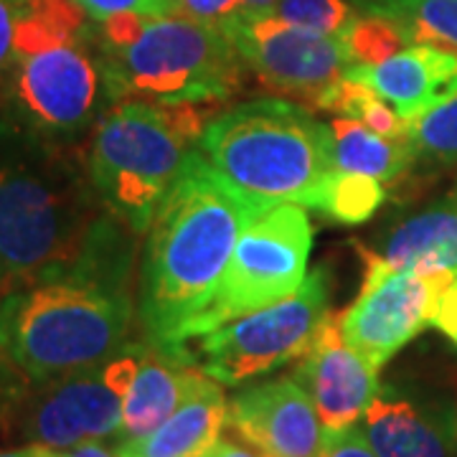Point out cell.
Segmentation results:
<instances>
[{"label": "cell", "mask_w": 457, "mask_h": 457, "mask_svg": "<svg viewBox=\"0 0 457 457\" xmlns=\"http://www.w3.org/2000/svg\"><path fill=\"white\" fill-rule=\"evenodd\" d=\"M135 231L107 209L71 260L5 295L0 356L33 384L99 366L128 345Z\"/></svg>", "instance_id": "1"}, {"label": "cell", "mask_w": 457, "mask_h": 457, "mask_svg": "<svg viewBox=\"0 0 457 457\" xmlns=\"http://www.w3.org/2000/svg\"><path fill=\"white\" fill-rule=\"evenodd\" d=\"M249 198L194 150L147 228L137 312L145 341L165 351L191 341L227 272Z\"/></svg>", "instance_id": "2"}, {"label": "cell", "mask_w": 457, "mask_h": 457, "mask_svg": "<svg viewBox=\"0 0 457 457\" xmlns=\"http://www.w3.org/2000/svg\"><path fill=\"white\" fill-rule=\"evenodd\" d=\"M110 102L97 54V26L74 0H18L13 62L3 107L46 140L77 137Z\"/></svg>", "instance_id": "3"}, {"label": "cell", "mask_w": 457, "mask_h": 457, "mask_svg": "<svg viewBox=\"0 0 457 457\" xmlns=\"http://www.w3.org/2000/svg\"><path fill=\"white\" fill-rule=\"evenodd\" d=\"M110 102L212 104L239 92L242 56L221 29L194 18L120 16L95 21Z\"/></svg>", "instance_id": "4"}, {"label": "cell", "mask_w": 457, "mask_h": 457, "mask_svg": "<svg viewBox=\"0 0 457 457\" xmlns=\"http://www.w3.org/2000/svg\"><path fill=\"white\" fill-rule=\"evenodd\" d=\"M198 150L249 201H293L320 212L336 173L330 125L287 99H252L213 114Z\"/></svg>", "instance_id": "5"}, {"label": "cell", "mask_w": 457, "mask_h": 457, "mask_svg": "<svg viewBox=\"0 0 457 457\" xmlns=\"http://www.w3.org/2000/svg\"><path fill=\"white\" fill-rule=\"evenodd\" d=\"M212 117L201 104L114 102L95 125L87 158L99 204L135 234L147 231Z\"/></svg>", "instance_id": "6"}, {"label": "cell", "mask_w": 457, "mask_h": 457, "mask_svg": "<svg viewBox=\"0 0 457 457\" xmlns=\"http://www.w3.org/2000/svg\"><path fill=\"white\" fill-rule=\"evenodd\" d=\"M104 206L62 161H0V270L8 293L71 260Z\"/></svg>", "instance_id": "7"}, {"label": "cell", "mask_w": 457, "mask_h": 457, "mask_svg": "<svg viewBox=\"0 0 457 457\" xmlns=\"http://www.w3.org/2000/svg\"><path fill=\"white\" fill-rule=\"evenodd\" d=\"M311 245L305 206L293 201H249L224 279L198 318L191 341L297 293L308 278Z\"/></svg>", "instance_id": "8"}, {"label": "cell", "mask_w": 457, "mask_h": 457, "mask_svg": "<svg viewBox=\"0 0 457 457\" xmlns=\"http://www.w3.org/2000/svg\"><path fill=\"white\" fill-rule=\"evenodd\" d=\"M326 312L328 275L320 267L290 297L228 320L170 353L198 366L213 381L237 386L300 359Z\"/></svg>", "instance_id": "9"}, {"label": "cell", "mask_w": 457, "mask_h": 457, "mask_svg": "<svg viewBox=\"0 0 457 457\" xmlns=\"http://www.w3.org/2000/svg\"><path fill=\"white\" fill-rule=\"evenodd\" d=\"M361 254L366 260V278L359 297L341 312V330L363 359L381 369L432 326L440 295L457 278L450 272L394 270L374 252L361 249Z\"/></svg>", "instance_id": "10"}, {"label": "cell", "mask_w": 457, "mask_h": 457, "mask_svg": "<svg viewBox=\"0 0 457 457\" xmlns=\"http://www.w3.org/2000/svg\"><path fill=\"white\" fill-rule=\"evenodd\" d=\"M143 345L128 343L99 366L44 384L26 417L29 440L54 450H71L87 440L120 435L122 402L140 369Z\"/></svg>", "instance_id": "11"}, {"label": "cell", "mask_w": 457, "mask_h": 457, "mask_svg": "<svg viewBox=\"0 0 457 457\" xmlns=\"http://www.w3.org/2000/svg\"><path fill=\"white\" fill-rule=\"evenodd\" d=\"M224 33L262 82L312 107L353 66L338 36L308 31L275 16L242 18L228 23Z\"/></svg>", "instance_id": "12"}, {"label": "cell", "mask_w": 457, "mask_h": 457, "mask_svg": "<svg viewBox=\"0 0 457 457\" xmlns=\"http://www.w3.org/2000/svg\"><path fill=\"white\" fill-rule=\"evenodd\" d=\"M295 378L311 394L326 429L359 422L378 386V369L343 338L341 315L328 311L300 356Z\"/></svg>", "instance_id": "13"}, {"label": "cell", "mask_w": 457, "mask_h": 457, "mask_svg": "<svg viewBox=\"0 0 457 457\" xmlns=\"http://www.w3.org/2000/svg\"><path fill=\"white\" fill-rule=\"evenodd\" d=\"M228 425L267 457H320L326 427L295 376L249 386L228 402Z\"/></svg>", "instance_id": "14"}, {"label": "cell", "mask_w": 457, "mask_h": 457, "mask_svg": "<svg viewBox=\"0 0 457 457\" xmlns=\"http://www.w3.org/2000/svg\"><path fill=\"white\" fill-rule=\"evenodd\" d=\"M348 77L371 87L404 120H414L457 92V56L411 44L378 64L351 66Z\"/></svg>", "instance_id": "15"}, {"label": "cell", "mask_w": 457, "mask_h": 457, "mask_svg": "<svg viewBox=\"0 0 457 457\" xmlns=\"http://www.w3.org/2000/svg\"><path fill=\"white\" fill-rule=\"evenodd\" d=\"M363 435L378 457H457L455 411H435L378 389L363 411Z\"/></svg>", "instance_id": "16"}, {"label": "cell", "mask_w": 457, "mask_h": 457, "mask_svg": "<svg viewBox=\"0 0 457 457\" xmlns=\"http://www.w3.org/2000/svg\"><path fill=\"white\" fill-rule=\"evenodd\" d=\"M227 422V396L219 381L206 376L158 429L117 442L114 457H206Z\"/></svg>", "instance_id": "17"}, {"label": "cell", "mask_w": 457, "mask_h": 457, "mask_svg": "<svg viewBox=\"0 0 457 457\" xmlns=\"http://www.w3.org/2000/svg\"><path fill=\"white\" fill-rule=\"evenodd\" d=\"M206 376L194 363L145 341L140 369L122 402L120 437L132 440L158 429Z\"/></svg>", "instance_id": "18"}, {"label": "cell", "mask_w": 457, "mask_h": 457, "mask_svg": "<svg viewBox=\"0 0 457 457\" xmlns=\"http://www.w3.org/2000/svg\"><path fill=\"white\" fill-rule=\"evenodd\" d=\"M374 254L394 270L450 272L457 278V198H442L402 219Z\"/></svg>", "instance_id": "19"}, {"label": "cell", "mask_w": 457, "mask_h": 457, "mask_svg": "<svg viewBox=\"0 0 457 457\" xmlns=\"http://www.w3.org/2000/svg\"><path fill=\"white\" fill-rule=\"evenodd\" d=\"M330 130L336 170L366 173L381 183H389L414 165V153L407 137H384L351 117L333 120Z\"/></svg>", "instance_id": "20"}, {"label": "cell", "mask_w": 457, "mask_h": 457, "mask_svg": "<svg viewBox=\"0 0 457 457\" xmlns=\"http://www.w3.org/2000/svg\"><path fill=\"white\" fill-rule=\"evenodd\" d=\"M361 13L389 21L407 44L457 56V0H351Z\"/></svg>", "instance_id": "21"}, {"label": "cell", "mask_w": 457, "mask_h": 457, "mask_svg": "<svg viewBox=\"0 0 457 457\" xmlns=\"http://www.w3.org/2000/svg\"><path fill=\"white\" fill-rule=\"evenodd\" d=\"M318 110L351 117L384 137H404L409 128V120L396 112L386 99L378 97L371 87H366L353 77H345L330 92H326Z\"/></svg>", "instance_id": "22"}, {"label": "cell", "mask_w": 457, "mask_h": 457, "mask_svg": "<svg viewBox=\"0 0 457 457\" xmlns=\"http://www.w3.org/2000/svg\"><path fill=\"white\" fill-rule=\"evenodd\" d=\"M384 201L386 188L378 179H371L366 173L336 170L323 191L320 213L338 224H366Z\"/></svg>", "instance_id": "23"}, {"label": "cell", "mask_w": 457, "mask_h": 457, "mask_svg": "<svg viewBox=\"0 0 457 457\" xmlns=\"http://www.w3.org/2000/svg\"><path fill=\"white\" fill-rule=\"evenodd\" d=\"M404 137L414 153V163H457V92L437 102L420 117L409 120Z\"/></svg>", "instance_id": "24"}, {"label": "cell", "mask_w": 457, "mask_h": 457, "mask_svg": "<svg viewBox=\"0 0 457 457\" xmlns=\"http://www.w3.org/2000/svg\"><path fill=\"white\" fill-rule=\"evenodd\" d=\"M275 18L308 31L341 38L359 21L361 11L351 0H279Z\"/></svg>", "instance_id": "25"}, {"label": "cell", "mask_w": 457, "mask_h": 457, "mask_svg": "<svg viewBox=\"0 0 457 457\" xmlns=\"http://www.w3.org/2000/svg\"><path fill=\"white\" fill-rule=\"evenodd\" d=\"M343 46L348 49L353 66H371L394 56L396 51L407 49V38L394 29L389 21L378 16L361 18L341 36Z\"/></svg>", "instance_id": "26"}, {"label": "cell", "mask_w": 457, "mask_h": 457, "mask_svg": "<svg viewBox=\"0 0 457 457\" xmlns=\"http://www.w3.org/2000/svg\"><path fill=\"white\" fill-rule=\"evenodd\" d=\"M89 13L92 21L140 13V16H176L180 13V0H74Z\"/></svg>", "instance_id": "27"}, {"label": "cell", "mask_w": 457, "mask_h": 457, "mask_svg": "<svg viewBox=\"0 0 457 457\" xmlns=\"http://www.w3.org/2000/svg\"><path fill=\"white\" fill-rule=\"evenodd\" d=\"M180 13L224 31L242 13V0H180Z\"/></svg>", "instance_id": "28"}, {"label": "cell", "mask_w": 457, "mask_h": 457, "mask_svg": "<svg viewBox=\"0 0 457 457\" xmlns=\"http://www.w3.org/2000/svg\"><path fill=\"white\" fill-rule=\"evenodd\" d=\"M320 457H378L359 425L326 429Z\"/></svg>", "instance_id": "29"}, {"label": "cell", "mask_w": 457, "mask_h": 457, "mask_svg": "<svg viewBox=\"0 0 457 457\" xmlns=\"http://www.w3.org/2000/svg\"><path fill=\"white\" fill-rule=\"evenodd\" d=\"M18 0H0V110L5 99V82L13 62V44H16Z\"/></svg>", "instance_id": "30"}, {"label": "cell", "mask_w": 457, "mask_h": 457, "mask_svg": "<svg viewBox=\"0 0 457 457\" xmlns=\"http://www.w3.org/2000/svg\"><path fill=\"white\" fill-rule=\"evenodd\" d=\"M432 326L437 328L440 333H445L450 341L457 343V279L440 295Z\"/></svg>", "instance_id": "31"}, {"label": "cell", "mask_w": 457, "mask_h": 457, "mask_svg": "<svg viewBox=\"0 0 457 457\" xmlns=\"http://www.w3.org/2000/svg\"><path fill=\"white\" fill-rule=\"evenodd\" d=\"M206 457H267L260 453L252 442H246L242 435L234 437H221L213 445V450Z\"/></svg>", "instance_id": "32"}, {"label": "cell", "mask_w": 457, "mask_h": 457, "mask_svg": "<svg viewBox=\"0 0 457 457\" xmlns=\"http://www.w3.org/2000/svg\"><path fill=\"white\" fill-rule=\"evenodd\" d=\"M16 376H21V374H18L16 369H13L8 361L0 356V407H3V404H5V402H8V399H11V396L18 392ZM21 378H23V376H21Z\"/></svg>", "instance_id": "33"}, {"label": "cell", "mask_w": 457, "mask_h": 457, "mask_svg": "<svg viewBox=\"0 0 457 457\" xmlns=\"http://www.w3.org/2000/svg\"><path fill=\"white\" fill-rule=\"evenodd\" d=\"M0 457H64V450H54V447H46V445L31 442L26 447L0 450Z\"/></svg>", "instance_id": "34"}, {"label": "cell", "mask_w": 457, "mask_h": 457, "mask_svg": "<svg viewBox=\"0 0 457 457\" xmlns=\"http://www.w3.org/2000/svg\"><path fill=\"white\" fill-rule=\"evenodd\" d=\"M279 0H242V13L237 21L242 18H264L275 16V8H278Z\"/></svg>", "instance_id": "35"}, {"label": "cell", "mask_w": 457, "mask_h": 457, "mask_svg": "<svg viewBox=\"0 0 457 457\" xmlns=\"http://www.w3.org/2000/svg\"><path fill=\"white\" fill-rule=\"evenodd\" d=\"M64 457H114V450H107L99 440H87L71 450H64Z\"/></svg>", "instance_id": "36"}, {"label": "cell", "mask_w": 457, "mask_h": 457, "mask_svg": "<svg viewBox=\"0 0 457 457\" xmlns=\"http://www.w3.org/2000/svg\"><path fill=\"white\" fill-rule=\"evenodd\" d=\"M5 295H8V282H5V275H3V270H0V305H3V300H5Z\"/></svg>", "instance_id": "37"}, {"label": "cell", "mask_w": 457, "mask_h": 457, "mask_svg": "<svg viewBox=\"0 0 457 457\" xmlns=\"http://www.w3.org/2000/svg\"><path fill=\"white\" fill-rule=\"evenodd\" d=\"M455 422H457V409H455Z\"/></svg>", "instance_id": "38"}, {"label": "cell", "mask_w": 457, "mask_h": 457, "mask_svg": "<svg viewBox=\"0 0 457 457\" xmlns=\"http://www.w3.org/2000/svg\"><path fill=\"white\" fill-rule=\"evenodd\" d=\"M455 198H457V191H455Z\"/></svg>", "instance_id": "39"}]
</instances>
